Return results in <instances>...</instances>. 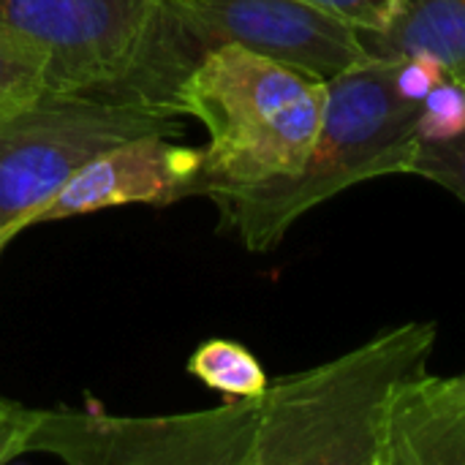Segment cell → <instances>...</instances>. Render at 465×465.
Returning <instances> with one entry per match:
<instances>
[{"instance_id": "obj_12", "label": "cell", "mask_w": 465, "mask_h": 465, "mask_svg": "<svg viewBox=\"0 0 465 465\" xmlns=\"http://www.w3.org/2000/svg\"><path fill=\"white\" fill-rule=\"evenodd\" d=\"M188 373L199 379L204 387L223 392L232 401L259 398L270 387V379L259 360L245 346L221 338L202 343L191 354Z\"/></svg>"}, {"instance_id": "obj_3", "label": "cell", "mask_w": 465, "mask_h": 465, "mask_svg": "<svg viewBox=\"0 0 465 465\" xmlns=\"http://www.w3.org/2000/svg\"><path fill=\"white\" fill-rule=\"evenodd\" d=\"M324 104V79L226 44L185 74L172 109L207 131V196L294 174L322 128Z\"/></svg>"}, {"instance_id": "obj_17", "label": "cell", "mask_w": 465, "mask_h": 465, "mask_svg": "<svg viewBox=\"0 0 465 465\" xmlns=\"http://www.w3.org/2000/svg\"><path fill=\"white\" fill-rule=\"evenodd\" d=\"M447 79L444 68L425 54H411L403 57L395 68V90L401 98L411 101V104H422V98L441 82Z\"/></svg>"}, {"instance_id": "obj_15", "label": "cell", "mask_w": 465, "mask_h": 465, "mask_svg": "<svg viewBox=\"0 0 465 465\" xmlns=\"http://www.w3.org/2000/svg\"><path fill=\"white\" fill-rule=\"evenodd\" d=\"M41 409H27L0 395V465L30 452V441L44 422Z\"/></svg>"}, {"instance_id": "obj_5", "label": "cell", "mask_w": 465, "mask_h": 465, "mask_svg": "<svg viewBox=\"0 0 465 465\" xmlns=\"http://www.w3.org/2000/svg\"><path fill=\"white\" fill-rule=\"evenodd\" d=\"M180 117L139 98L46 93L0 120V253L84 163L139 136H177Z\"/></svg>"}, {"instance_id": "obj_9", "label": "cell", "mask_w": 465, "mask_h": 465, "mask_svg": "<svg viewBox=\"0 0 465 465\" xmlns=\"http://www.w3.org/2000/svg\"><path fill=\"white\" fill-rule=\"evenodd\" d=\"M387 465H465V373L422 371L398 390Z\"/></svg>"}, {"instance_id": "obj_2", "label": "cell", "mask_w": 465, "mask_h": 465, "mask_svg": "<svg viewBox=\"0 0 465 465\" xmlns=\"http://www.w3.org/2000/svg\"><path fill=\"white\" fill-rule=\"evenodd\" d=\"M398 63L371 57L327 79L322 128L294 174L207 193L248 251H272L308 210L357 183L409 172L420 104L398 95Z\"/></svg>"}, {"instance_id": "obj_8", "label": "cell", "mask_w": 465, "mask_h": 465, "mask_svg": "<svg viewBox=\"0 0 465 465\" xmlns=\"http://www.w3.org/2000/svg\"><path fill=\"white\" fill-rule=\"evenodd\" d=\"M172 139L139 136L104 150L57 191L35 226L123 204H172L204 196V150Z\"/></svg>"}, {"instance_id": "obj_13", "label": "cell", "mask_w": 465, "mask_h": 465, "mask_svg": "<svg viewBox=\"0 0 465 465\" xmlns=\"http://www.w3.org/2000/svg\"><path fill=\"white\" fill-rule=\"evenodd\" d=\"M465 134V84L441 79L420 104L414 120L417 142H450Z\"/></svg>"}, {"instance_id": "obj_7", "label": "cell", "mask_w": 465, "mask_h": 465, "mask_svg": "<svg viewBox=\"0 0 465 465\" xmlns=\"http://www.w3.org/2000/svg\"><path fill=\"white\" fill-rule=\"evenodd\" d=\"M163 5L191 68L226 44L324 82L373 57L357 27L305 0H163Z\"/></svg>"}, {"instance_id": "obj_11", "label": "cell", "mask_w": 465, "mask_h": 465, "mask_svg": "<svg viewBox=\"0 0 465 465\" xmlns=\"http://www.w3.org/2000/svg\"><path fill=\"white\" fill-rule=\"evenodd\" d=\"M49 93L46 49L11 22L0 19V120L33 106Z\"/></svg>"}, {"instance_id": "obj_4", "label": "cell", "mask_w": 465, "mask_h": 465, "mask_svg": "<svg viewBox=\"0 0 465 465\" xmlns=\"http://www.w3.org/2000/svg\"><path fill=\"white\" fill-rule=\"evenodd\" d=\"M0 19L46 49L49 93H106L172 109L183 71L163 0H0Z\"/></svg>"}, {"instance_id": "obj_1", "label": "cell", "mask_w": 465, "mask_h": 465, "mask_svg": "<svg viewBox=\"0 0 465 465\" xmlns=\"http://www.w3.org/2000/svg\"><path fill=\"white\" fill-rule=\"evenodd\" d=\"M436 335V322L384 330L251 398V465H387L395 395L425 371Z\"/></svg>"}, {"instance_id": "obj_14", "label": "cell", "mask_w": 465, "mask_h": 465, "mask_svg": "<svg viewBox=\"0 0 465 465\" xmlns=\"http://www.w3.org/2000/svg\"><path fill=\"white\" fill-rule=\"evenodd\" d=\"M406 174L439 183L465 204V134L450 142H417Z\"/></svg>"}, {"instance_id": "obj_6", "label": "cell", "mask_w": 465, "mask_h": 465, "mask_svg": "<svg viewBox=\"0 0 465 465\" xmlns=\"http://www.w3.org/2000/svg\"><path fill=\"white\" fill-rule=\"evenodd\" d=\"M253 403L166 417H112L93 409L46 411L30 452L71 465H251Z\"/></svg>"}, {"instance_id": "obj_10", "label": "cell", "mask_w": 465, "mask_h": 465, "mask_svg": "<svg viewBox=\"0 0 465 465\" xmlns=\"http://www.w3.org/2000/svg\"><path fill=\"white\" fill-rule=\"evenodd\" d=\"M360 38L373 57H433L447 79L465 84V0H403L387 30H360Z\"/></svg>"}, {"instance_id": "obj_16", "label": "cell", "mask_w": 465, "mask_h": 465, "mask_svg": "<svg viewBox=\"0 0 465 465\" xmlns=\"http://www.w3.org/2000/svg\"><path fill=\"white\" fill-rule=\"evenodd\" d=\"M362 33L387 30L403 8V0H305Z\"/></svg>"}]
</instances>
